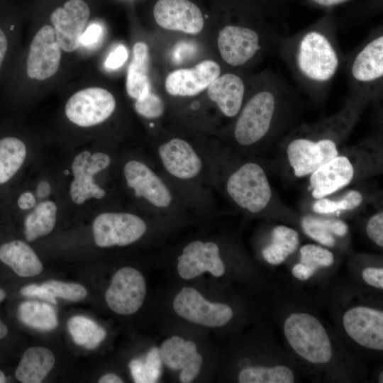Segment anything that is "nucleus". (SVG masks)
Masks as SVG:
<instances>
[{"label":"nucleus","instance_id":"obj_1","mask_svg":"<svg viewBox=\"0 0 383 383\" xmlns=\"http://www.w3.org/2000/svg\"><path fill=\"white\" fill-rule=\"evenodd\" d=\"M281 53L301 86L323 97L341 63L332 10L304 30L279 43Z\"/></svg>","mask_w":383,"mask_h":383},{"label":"nucleus","instance_id":"obj_2","mask_svg":"<svg viewBox=\"0 0 383 383\" xmlns=\"http://www.w3.org/2000/svg\"><path fill=\"white\" fill-rule=\"evenodd\" d=\"M369 102L366 97L351 94L336 114L296 128L289 136L286 148L287 160L294 176L300 178L310 175L338 156V145L350 133Z\"/></svg>","mask_w":383,"mask_h":383},{"label":"nucleus","instance_id":"obj_3","mask_svg":"<svg viewBox=\"0 0 383 383\" xmlns=\"http://www.w3.org/2000/svg\"><path fill=\"white\" fill-rule=\"evenodd\" d=\"M286 89L284 84L271 74L242 106L233 133L238 144L253 145L272 131L286 102Z\"/></svg>","mask_w":383,"mask_h":383},{"label":"nucleus","instance_id":"obj_4","mask_svg":"<svg viewBox=\"0 0 383 383\" xmlns=\"http://www.w3.org/2000/svg\"><path fill=\"white\" fill-rule=\"evenodd\" d=\"M285 338L294 353L314 365H323L333 358L330 336L322 323L306 312H293L284 322Z\"/></svg>","mask_w":383,"mask_h":383},{"label":"nucleus","instance_id":"obj_5","mask_svg":"<svg viewBox=\"0 0 383 383\" xmlns=\"http://www.w3.org/2000/svg\"><path fill=\"white\" fill-rule=\"evenodd\" d=\"M348 74L351 94L367 97L370 101L381 94L383 84L382 28L373 33L353 54Z\"/></svg>","mask_w":383,"mask_h":383},{"label":"nucleus","instance_id":"obj_6","mask_svg":"<svg viewBox=\"0 0 383 383\" xmlns=\"http://www.w3.org/2000/svg\"><path fill=\"white\" fill-rule=\"evenodd\" d=\"M282 40L262 35L253 28L229 24L218 33L217 45L221 58L232 67L246 65L269 45L272 49Z\"/></svg>","mask_w":383,"mask_h":383},{"label":"nucleus","instance_id":"obj_7","mask_svg":"<svg viewBox=\"0 0 383 383\" xmlns=\"http://www.w3.org/2000/svg\"><path fill=\"white\" fill-rule=\"evenodd\" d=\"M226 189L238 206L250 213L265 209L272 199V189L263 168L247 162L229 177Z\"/></svg>","mask_w":383,"mask_h":383},{"label":"nucleus","instance_id":"obj_8","mask_svg":"<svg viewBox=\"0 0 383 383\" xmlns=\"http://www.w3.org/2000/svg\"><path fill=\"white\" fill-rule=\"evenodd\" d=\"M173 308L177 315L187 321L211 328L225 326L233 316L228 305L211 302L192 287L181 289L174 299Z\"/></svg>","mask_w":383,"mask_h":383},{"label":"nucleus","instance_id":"obj_9","mask_svg":"<svg viewBox=\"0 0 383 383\" xmlns=\"http://www.w3.org/2000/svg\"><path fill=\"white\" fill-rule=\"evenodd\" d=\"M116 100L111 92L99 87L80 90L73 94L65 106L68 119L82 127L102 123L113 112Z\"/></svg>","mask_w":383,"mask_h":383},{"label":"nucleus","instance_id":"obj_10","mask_svg":"<svg viewBox=\"0 0 383 383\" xmlns=\"http://www.w3.org/2000/svg\"><path fill=\"white\" fill-rule=\"evenodd\" d=\"M146 229L143 219L128 213H103L93 223L94 241L101 248L131 244L140 238Z\"/></svg>","mask_w":383,"mask_h":383},{"label":"nucleus","instance_id":"obj_11","mask_svg":"<svg viewBox=\"0 0 383 383\" xmlns=\"http://www.w3.org/2000/svg\"><path fill=\"white\" fill-rule=\"evenodd\" d=\"M146 296V284L142 274L135 268L125 267L113 276L105 293L109 307L121 315L138 311Z\"/></svg>","mask_w":383,"mask_h":383},{"label":"nucleus","instance_id":"obj_12","mask_svg":"<svg viewBox=\"0 0 383 383\" xmlns=\"http://www.w3.org/2000/svg\"><path fill=\"white\" fill-rule=\"evenodd\" d=\"M344 331L355 343L372 350H383V312L367 306H356L343 314Z\"/></svg>","mask_w":383,"mask_h":383},{"label":"nucleus","instance_id":"obj_13","mask_svg":"<svg viewBox=\"0 0 383 383\" xmlns=\"http://www.w3.org/2000/svg\"><path fill=\"white\" fill-rule=\"evenodd\" d=\"M111 160L108 155L89 151L78 154L74 159L72 170L74 177L70 184V193L72 200L82 204L90 198L102 199L106 192L94 183V175L106 168Z\"/></svg>","mask_w":383,"mask_h":383},{"label":"nucleus","instance_id":"obj_14","mask_svg":"<svg viewBox=\"0 0 383 383\" xmlns=\"http://www.w3.org/2000/svg\"><path fill=\"white\" fill-rule=\"evenodd\" d=\"M61 47L52 26H43L33 38L26 62V72L31 79L44 80L59 69Z\"/></svg>","mask_w":383,"mask_h":383},{"label":"nucleus","instance_id":"obj_15","mask_svg":"<svg viewBox=\"0 0 383 383\" xmlns=\"http://www.w3.org/2000/svg\"><path fill=\"white\" fill-rule=\"evenodd\" d=\"M89 15V8L83 0H69L52 12L50 20L63 50L72 52L78 48Z\"/></svg>","mask_w":383,"mask_h":383},{"label":"nucleus","instance_id":"obj_16","mask_svg":"<svg viewBox=\"0 0 383 383\" xmlns=\"http://www.w3.org/2000/svg\"><path fill=\"white\" fill-rule=\"evenodd\" d=\"M177 272L184 279L195 278L204 272L216 277L223 276L225 265L220 257L218 245L200 240L191 242L178 257Z\"/></svg>","mask_w":383,"mask_h":383},{"label":"nucleus","instance_id":"obj_17","mask_svg":"<svg viewBox=\"0 0 383 383\" xmlns=\"http://www.w3.org/2000/svg\"><path fill=\"white\" fill-rule=\"evenodd\" d=\"M153 16L162 28L189 34L199 33L204 24L201 11L189 0H158Z\"/></svg>","mask_w":383,"mask_h":383},{"label":"nucleus","instance_id":"obj_18","mask_svg":"<svg viewBox=\"0 0 383 383\" xmlns=\"http://www.w3.org/2000/svg\"><path fill=\"white\" fill-rule=\"evenodd\" d=\"M221 74L219 65L204 60L192 68L173 71L165 79V89L173 96H192L199 94Z\"/></svg>","mask_w":383,"mask_h":383},{"label":"nucleus","instance_id":"obj_19","mask_svg":"<svg viewBox=\"0 0 383 383\" xmlns=\"http://www.w3.org/2000/svg\"><path fill=\"white\" fill-rule=\"evenodd\" d=\"M160 359L171 370H181L179 379L182 383L192 382L199 374L203 357L197 352L196 344L179 336H172L161 345Z\"/></svg>","mask_w":383,"mask_h":383},{"label":"nucleus","instance_id":"obj_20","mask_svg":"<svg viewBox=\"0 0 383 383\" xmlns=\"http://www.w3.org/2000/svg\"><path fill=\"white\" fill-rule=\"evenodd\" d=\"M354 177L353 163L338 155L310 174L309 190L316 199L326 197L350 184Z\"/></svg>","mask_w":383,"mask_h":383},{"label":"nucleus","instance_id":"obj_21","mask_svg":"<svg viewBox=\"0 0 383 383\" xmlns=\"http://www.w3.org/2000/svg\"><path fill=\"white\" fill-rule=\"evenodd\" d=\"M127 184L135 191L136 197H143L157 207L170 204V192L162 181L145 164L131 160L124 167Z\"/></svg>","mask_w":383,"mask_h":383},{"label":"nucleus","instance_id":"obj_22","mask_svg":"<svg viewBox=\"0 0 383 383\" xmlns=\"http://www.w3.org/2000/svg\"><path fill=\"white\" fill-rule=\"evenodd\" d=\"M158 153L165 169L177 178H192L201 170V159L182 139L174 138L164 143L160 146Z\"/></svg>","mask_w":383,"mask_h":383},{"label":"nucleus","instance_id":"obj_23","mask_svg":"<svg viewBox=\"0 0 383 383\" xmlns=\"http://www.w3.org/2000/svg\"><path fill=\"white\" fill-rule=\"evenodd\" d=\"M245 86L236 74L227 72L218 76L209 87L208 95L227 117L239 113L243 106Z\"/></svg>","mask_w":383,"mask_h":383},{"label":"nucleus","instance_id":"obj_24","mask_svg":"<svg viewBox=\"0 0 383 383\" xmlns=\"http://www.w3.org/2000/svg\"><path fill=\"white\" fill-rule=\"evenodd\" d=\"M0 260L20 277H34L43 270V265L34 250L22 240L1 245Z\"/></svg>","mask_w":383,"mask_h":383},{"label":"nucleus","instance_id":"obj_25","mask_svg":"<svg viewBox=\"0 0 383 383\" xmlns=\"http://www.w3.org/2000/svg\"><path fill=\"white\" fill-rule=\"evenodd\" d=\"M55 365L53 353L46 348H28L16 368L15 376L23 383H40Z\"/></svg>","mask_w":383,"mask_h":383},{"label":"nucleus","instance_id":"obj_26","mask_svg":"<svg viewBox=\"0 0 383 383\" xmlns=\"http://www.w3.org/2000/svg\"><path fill=\"white\" fill-rule=\"evenodd\" d=\"M149 52L148 45L136 43L133 46V59L128 66L126 78L128 94L138 99L143 97L150 90L148 76Z\"/></svg>","mask_w":383,"mask_h":383},{"label":"nucleus","instance_id":"obj_27","mask_svg":"<svg viewBox=\"0 0 383 383\" xmlns=\"http://www.w3.org/2000/svg\"><path fill=\"white\" fill-rule=\"evenodd\" d=\"M300 243L299 233L292 228L279 225L272 231L271 242L262 251L263 259L272 265L284 262Z\"/></svg>","mask_w":383,"mask_h":383},{"label":"nucleus","instance_id":"obj_28","mask_svg":"<svg viewBox=\"0 0 383 383\" xmlns=\"http://www.w3.org/2000/svg\"><path fill=\"white\" fill-rule=\"evenodd\" d=\"M299 262L295 264L292 272L299 280L311 277L319 268L328 267L335 261L333 253L328 249L316 244H306L299 249Z\"/></svg>","mask_w":383,"mask_h":383},{"label":"nucleus","instance_id":"obj_29","mask_svg":"<svg viewBox=\"0 0 383 383\" xmlns=\"http://www.w3.org/2000/svg\"><path fill=\"white\" fill-rule=\"evenodd\" d=\"M301 223L304 232L309 237L327 247L335 245L334 235L343 237L348 231V224L341 220L306 216L302 218Z\"/></svg>","mask_w":383,"mask_h":383},{"label":"nucleus","instance_id":"obj_30","mask_svg":"<svg viewBox=\"0 0 383 383\" xmlns=\"http://www.w3.org/2000/svg\"><path fill=\"white\" fill-rule=\"evenodd\" d=\"M18 317L25 326L42 331L52 330L58 324L55 309L49 304L37 301L21 303Z\"/></svg>","mask_w":383,"mask_h":383},{"label":"nucleus","instance_id":"obj_31","mask_svg":"<svg viewBox=\"0 0 383 383\" xmlns=\"http://www.w3.org/2000/svg\"><path fill=\"white\" fill-rule=\"evenodd\" d=\"M56 213L57 206L54 202L46 201L40 203L25 219L26 240L31 242L49 234L55 227Z\"/></svg>","mask_w":383,"mask_h":383},{"label":"nucleus","instance_id":"obj_32","mask_svg":"<svg viewBox=\"0 0 383 383\" xmlns=\"http://www.w3.org/2000/svg\"><path fill=\"white\" fill-rule=\"evenodd\" d=\"M240 383H293L292 370L284 365H255L243 368L238 376Z\"/></svg>","mask_w":383,"mask_h":383},{"label":"nucleus","instance_id":"obj_33","mask_svg":"<svg viewBox=\"0 0 383 383\" xmlns=\"http://www.w3.org/2000/svg\"><path fill=\"white\" fill-rule=\"evenodd\" d=\"M26 156L23 142L15 137L0 139V184L8 182L19 170Z\"/></svg>","mask_w":383,"mask_h":383},{"label":"nucleus","instance_id":"obj_34","mask_svg":"<svg viewBox=\"0 0 383 383\" xmlns=\"http://www.w3.org/2000/svg\"><path fill=\"white\" fill-rule=\"evenodd\" d=\"M74 342L89 350L96 348L104 340L106 332L95 321L84 316H75L67 322Z\"/></svg>","mask_w":383,"mask_h":383},{"label":"nucleus","instance_id":"obj_35","mask_svg":"<svg viewBox=\"0 0 383 383\" xmlns=\"http://www.w3.org/2000/svg\"><path fill=\"white\" fill-rule=\"evenodd\" d=\"M363 196L357 190H349L344 196L338 200L323 197L313 204L312 209L315 213L328 214L340 211L353 210L362 203Z\"/></svg>","mask_w":383,"mask_h":383},{"label":"nucleus","instance_id":"obj_36","mask_svg":"<svg viewBox=\"0 0 383 383\" xmlns=\"http://www.w3.org/2000/svg\"><path fill=\"white\" fill-rule=\"evenodd\" d=\"M160 357L156 349L148 355L145 362L133 360L129 367L135 382H155L160 374Z\"/></svg>","mask_w":383,"mask_h":383},{"label":"nucleus","instance_id":"obj_37","mask_svg":"<svg viewBox=\"0 0 383 383\" xmlns=\"http://www.w3.org/2000/svg\"><path fill=\"white\" fill-rule=\"evenodd\" d=\"M55 297H60L69 301H79L87 294V289L81 284L66 283L57 280H49L43 284Z\"/></svg>","mask_w":383,"mask_h":383},{"label":"nucleus","instance_id":"obj_38","mask_svg":"<svg viewBox=\"0 0 383 383\" xmlns=\"http://www.w3.org/2000/svg\"><path fill=\"white\" fill-rule=\"evenodd\" d=\"M136 111L147 118H157L164 112V104L161 99L150 90L143 97L136 99Z\"/></svg>","mask_w":383,"mask_h":383},{"label":"nucleus","instance_id":"obj_39","mask_svg":"<svg viewBox=\"0 0 383 383\" xmlns=\"http://www.w3.org/2000/svg\"><path fill=\"white\" fill-rule=\"evenodd\" d=\"M366 233L376 245L383 247V213L379 211L370 218L366 225Z\"/></svg>","mask_w":383,"mask_h":383},{"label":"nucleus","instance_id":"obj_40","mask_svg":"<svg viewBox=\"0 0 383 383\" xmlns=\"http://www.w3.org/2000/svg\"><path fill=\"white\" fill-rule=\"evenodd\" d=\"M20 292L26 296H36L53 304H57L55 297L43 284L38 285L33 284L25 286L21 289Z\"/></svg>","mask_w":383,"mask_h":383},{"label":"nucleus","instance_id":"obj_41","mask_svg":"<svg viewBox=\"0 0 383 383\" xmlns=\"http://www.w3.org/2000/svg\"><path fill=\"white\" fill-rule=\"evenodd\" d=\"M362 278L368 285L378 289H383V268L367 267L362 272Z\"/></svg>","mask_w":383,"mask_h":383},{"label":"nucleus","instance_id":"obj_42","mask_svg":"<svg viewBox=\"0 0 383 383\" xmlns=\"http://www.w3.org/2000/svg\"><path fill=\"white\" fill-rule=\"evenodd\" d=\"M128 51L124 45H118L106 57V67L116 70L121 67L128 58Z\"/></svg>","mask_w":383,"mask_h":383},{"label":"nucleus","instance_id":"obj_43","mask_svg":"<svg viewBox=\"0 0 383 383\" xmlns=\"http://www.w3.org/2000/svg\"><path fill=\"white\" fill-rule=\"evenodd\" d=\"M102 33V28L99 24L90 25L82 33L80 43L85 46H90L96 43Z\"/></svg>","mask_w":383,"mask_h":383},{"label":"nucleus","instance_id":"obj_44","mask_svg":"<svg viewBox=\"0 0 383 383\" xmlns=\"http://www.w3.org/2000/svg\"><path fill=\"white\" fill-rule=\"evenodd\" d=\"M10 48L9 36L6 30L0 26V73L9 55Z\"/></svg>","mask_w":383,"mask_h":383},{"label":"nucleus","instance_id":"obj_45","mask_svg":"<svg viewBox=\"0 0 383 383\" xmlns=\"http://www.w3.org/2000/svg\"><path fill=\"white\" fill-rule=\"evenodd\" d=\"M312 5L327 10H332L333 8L347 3L351 0H307Z\"/></svg>","mask_w":383,"mask_h":383},{"label":"nucleus","instance_id":"obj_46","mask_svg":"<svg viewBox=\"0 0 383 383\" xmlns=\"http://www.w3.org/2000/svg\"><path fill=\"white\" fill-rule=\"evenodd\" d=\"M35 204V198L31 192H24L18 199V206L23 210L31 209Z\"/></svg>","mask_w":383,"mask_h":383},{"label":"nucleus","instance_id":"obj_47","mask_svg":"<svg viewBox=\"0 0 383 383\" xmlns=\"http://www.w3.org/2000/svg\"><path fill=\"white\" fill-rule=\"evenodd\" d=\"M50 192V185L47 181L40 182L37 187V195L40 198L48 196Z\"/></svg>","mask_w":383,"mask_h":383},{"label":"nucleus","instance_id":"obj_48","mask_svg":"<svg viewBox=\"0 0 383 383\" xmlns=\"http://www.w3.org/2000/svg\"><path fill=\"white\" fill-rule=\"evenodd\" d=\"M99 383H123V379L119 377L118 375L109 373L102 376L99 380Z\"/></svg>","mask_w":383,"mask_h":383},{"label":"nucleus","instance_id":"obj_49","mask_svg":"<svg viewBox=\"0 0 383 383\" xmlns=\"http://www.w3.org/2000/svg\"><path fill=\"white\" fill-rule=\"evenodd\" d=\"M8 333L7 327L0 320V339L4 338Z\"/></svg>","mask_w":383,"mask_h":383},{"label":"nucleus","instance_id":"obj_50","mask_svg":"<svg viewBox=\"0 0 383 383\" xmlns=\"http://www.w3.org/2000/svg\"><path fill=\"white\" fill-rule=\"evenodd\" d=\"M6 295V292L0 289V303L5 299Z\"/></svg>","mask_w":383,"mask_h":383},{"label":"nucleus","instance_id":"obj_51","mask_svg":"<svg viewBox=\"0 0 383 383\" xmlns=\"http://www.w3.org/2000/svg\"><path fill=\"white\" fill-rule=\"evenodd\" d=\"M271 4L279 5L280 3L284 1V0H265Z\"/></svg>","mask_w":383,"mask_h":383},{"label":"nucleus","instance_id":"obj_52","mask_svg":"<svg viewBox=\"0 0 383 383\" xmlns=\"http://www.w3.org/2000/svg\"><path fill=\"white\" fill-rule=\"evenodd\" d=\"M6 379L4 374L1 371H0V383L6 382Z\"/></svg>","mask_w":383,"mask_h":383},{"label":"nucleus","instance_id":"obj_53","mask_svg":"<svg viewBox=\"0 0 383 383\" xmlns=\"http://www.w3.org/2000/svg\"><path fill=\"white\" fill-rule=\"evenodd\" d=\"M378 380H379V382H381V383L383 382V372H382V371H381V372H380L379 374Z\"/></svg>","mask_w":383,"mask_h":383},{"label":"nucleus","instance_id":"obj_54","mask_svg":"<svg viewBox=\"0 0 383 383\" xmlns=\"http://www.w3.org/2000/svg\"><path fill=\"white\" fill-rule=\"evenodd\" d=\"M64 173L67 175L69 174V171L67 170L64 171Z\"/></svg>","mask_w":383,"mask_h":383}]
</instances>
